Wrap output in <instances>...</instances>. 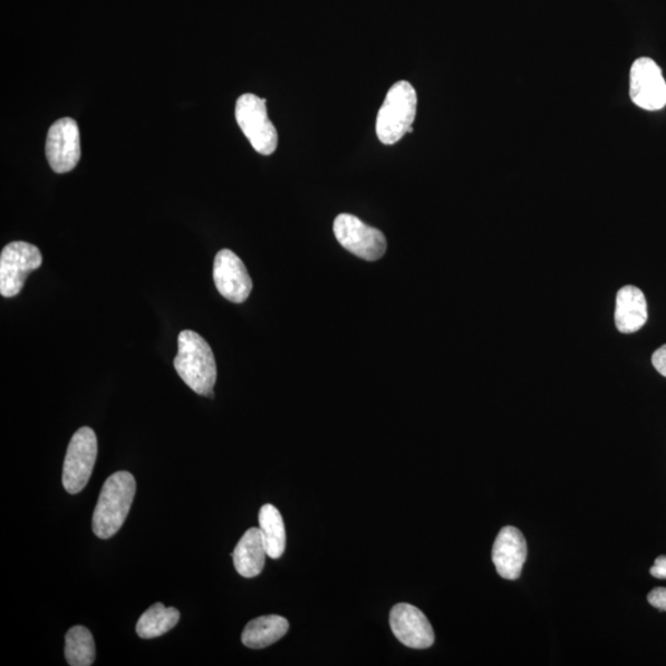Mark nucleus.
Segmentation results:
<instances>
[{
  "instance_id": "obj_21",
  "label": "nucleus",
  "mask_w": 666,
  "mask_h": 666,
  "mask_svg": "<svg viewBox=\"0 0 666 666\" xmlns=\"http://www.w3.org/2000/svg\"><path fill=\"white\" fill-rule=\"evenodd\" d=\"M654 563L651 574L656 579H666V556L656 558Z\"/></svg>"
},
{
  "instance_id": "obj_9",
  "label": "nucleus",
  "mask_w": 666,
  "mask_h": 666,
  "mask_svg": "<svg viewBox=\"0 0 666 666\" xmlns=\"http://www.w3.org/2000/svg\"><path fill=\"white\" fill-rule=\"evenodd\" d=\"M630 95L640 108L656 112L666 105V82L661 67L649 57H642L632 65Z\"/></svg>"
},
{
  "instance_id": "obj_15",
  "label": "nucleus",
  "mask_w": 666,
  "mask_h": 666,
  "mask_svg": "<svg viewBox=\"0 0 666 666\" xmlns=\"http://www.w3.org/2000/svg\"><path fill=\"white\" fill-rule=\"evenodd\" d=\"M289 630L284 617L268 615L247 623L243 632V643L250 650H262L282 640Z\"/></svg>"
},
{
  "instance_id": "obj_8",
  "label": "nucleus",
  "mask_w": 666,
  "mask_h": 666,
  "mask_svg": "<svg viewBox=\"0 0 666 666\" xmlns=\"http://www.w3.org/2000/svg\"><path fill=\"white\" fill-rule=\"evenodd\" d=\"M46 157L56 173H67L75 168L81 160V137L79 125L71 118L52 124L46 139Z\"/></svg>"
},
{
  "instance_id": "obj_16",
  "label": "nucleus",
  "mask_w": 666,
  "mask_h": 666,
  "mask_svg": "<svg viewBox=\"0 0 666 666\" xmlns=\"http://www.w3.org/2000/svg\"><path fill=\"white\" fill-rule=\"evenodd\" d=\"M179 619L180 614L177 608L166 607L161 603L154 604L141 615L137 633L142 640L157 639L175 629Z\"/></svg>"
},
{
  "instance_id": "obj_18",
  "label": "nucleus",
  "mask_w": 666,
  "mask_h": 666,
  "mask_svg": "<svg viewBox=\"0 0 666 666\" xmlns=\"http://www.w3.org/2000/svg\"><path fill=\"white\" fill-rule=\"evenodd\" d=\"M66 659L71 666H91L95 661L93 635L84 626H74L66 634Z\"/></svg>"
},
{
  "instance_id": "obj_11",
  "label": "nucleus",
  "mask_w": 666,
  "mask_h": 666,
  "mask_svg": "<svg viewBox=\"0 0 666 666\" xmlns=\"http://www.w3.org/2000/svg\"><path fill=\"white\" fill-rule=\"evenodd\" d=\"M390 627L394 635L409 649L428 650L434 643V632L428 617L412 605H395L390 612Z\"/></svg>"
},
{
  "instance_id": "obj_6",
  "label": "nucleus",
  "mask_w": 666,
  "mask_h": 666,
  "mask_svg": "<svg viewBox=\"0 0 666 666\" xmlns=\"http://www.w3.org/2000/svg\"><path fill=\"white\" fill-rule=\"evenodd\" d=\"M43 265V255L36 246L23 241L7 245L0 255V294L16 296L23 291L28 274Z\"/></svg>"
},
{
  "instance_id": "obj_17",
  "label": "nucleus",
  "mask_w": 666,
  "mask_h": 666,
  "mask_svg": "<svg viewBox=\"0 0 666 666\" xmlns=\"http://www.w3.org/2000/svg\"><path fill=\"white\" fill-rule=\"evenodd\" d=\"M258 519L267 556L272 559L281 558L287 545L284 521L281 513L276 506L268 504L260 509Z\"/></svg>"
},
{
  "instance_id": "obj_13",
  "label": "nucleus",
  "mask_w": 666,
  "mask_h": 666,
  "mask_svg": "<svg viewBox=\"0 0 666 666\" xmlns=\"http://www.w3.org/2000/svg\"><path fill=\"white\" fill-rule=\"evenodd\" d=\"M649 320V305L640 288L626 285L616 297L615 324L621 334H634Z\"/></svg>"
},
{
  "instance_id": "obj_19",
  "label": "nucleus",
  "mask_w": 666,
  "mask_h": 666,
  "mask_svg": "<svg viewBox=\"0 0 666 666\" xmlns=\"http://www.w3.org/2000/svg\"><path fill=\"white\" fill-rule=\"evenodd\" d=\"M649 601L653 607L666 612V587L653 588L649 594Z\"/></svg>"
},
{
  "instance_id": "obj_1",
  "label": "nucleus",
  "mask_w": 666,
  "mask_h": 666,
  "mask_svg": "<svg viewBox=\"0 0 666 666\" xmlns=\"http://www.w3.org/2000/svg\"><path fill=\"white\" fill-rule=\"evenodd\" d=\"M175 369L192 392L214 399L218 376L215 357L199 334L190 330L179 334Z\"/></svg>"
},
{
  "instance_id": "obj_20",
  "label": "nucleus",
  "mask_w": 666,
  "mask_h": 666,
  "mask_svg": "<svg viewBox=\"0 0 666 666\" xmlns=\"http://www.w3.org/2000/svg\"><path fill=\"white\" fill-rule=\"evenodd\" d=\"M654 369L666 378V344L656 350L652 357Z\"/></svg>"
},
{
  "instance_id": "obj_5",
  "label": "nucleus",
  "mask_w": 666,
  "mask_h": 666,
  "mask_svg": "<svg viewBox=\"0 0 666 666\" xmlns=\"http://www.w3.org/2000/svg\"><path fill=\"white\" fill-rule=\"evenodd\" d=\"M98 455V440L91 428H82L73 434L67 448L62 482L69 494H79L92 477Z\"/></svg>"
},
{
  "instance_id": "obj_14",
  "label": "nucleus",
  "mask_w": 666,
  "mask_h": 666,
  "mask_svg": "<svg viewBox=\"0 0 666 666\" xmlns=\"http://www.w3.org/2000/svg\"><path fill=\"white\" fill-rule=\"evenodd\" d=\"M267 549L259 528H249L239 539L233 558L237 573L244 577H255L262 573Z\"/></svg>"
},
{
  "instance_id": "obj_12",
  "label": "nucleus",
  "mask_w": 666,
  "mask_h": 666,
  "mask_svg": "<svg viewBox=\"0 0 666 666\" xmlns=\"http://www.w3.org/2000/svg\"><path fill=\"white\" fill-rule=\"evenodd\" d=\"M491 557L501 577L517 581L527 558V544L523 533L513 526L501 529L492 547Z\"/></svg>"
},
{
  "instance_id": "obj_10",
  "label": "nucleus",
  "mask_w": 666,
  "mask_h": 666,
  "mask_svg": "<svg viewBox=\"0 0 666 666\" xmlns=\"http://www.w3.org/2000/svg\"><path fill=\"white\" fill-rule=\"evenodd\" d=\"M214 282L218 292L235 304L245 303L254 288L243 260L230 249H221L215 257Z\"/></svg>"
},
{
  "instance_id": "obj_3",
  "label": "nucleus",
  "mask_w": 666,
  "mask_h": 666,
  "mask_svg": "<svg viewBox=\"0 0 666 666\" xmlns=\"http://www.w3.org/2000/svg\"><path fill=\"white\" fill-rule=\"evenodd\" d=\"M417 110L418 94L413 86L407 81L395 83L376 117V137L388 147L397 143L405 135L413 131L412 122Z\"/></svg>"
},
{
  "instance_id": "obj_2",
  "label": "nucleus",
  "mask_w": 666,
  "mask_h": 666,
  "mask_svg": "<svg viewBox=\"0 0 666 666\" xmlns=\"http://www.w3.org/2000/svg\"><path fill=\"white\" fill-rule=\"evenodd\" d=\"M137 492V480L129 471L114 472L101 491L93 514V533L102 539L118 534L127 519Z\"/></svg>"
},
{
  "instance_id": "obj_4",
  "label": "nucleus",
  "mask_w": 666,
  "mask_h": 666,
  "mask_svg": "<svg viewBox=\"0 0 666 666\" xmlns=\"http://www.w3.org/2000/svg\"><path fill=\"white\" fill-rule=\"evenodd\" d=\"M267 101L256 94H243L236 103L235 117L253 148L269 156L278 147V132L267 114Z\"/></svg>"
},
{
  "instance_id": "obj_7",
  "label": "nucleus",
  "mask_w": 666,
  "mask_h": 666,
  "mask_svg": "<svg viewBox=\"0 0 666 666\" xmlns=\"http://www.w3.org/2000/svg\"><path fill=\"white\" fill-rule=\"evenodd\" d=\"M334 233L340 245L364 260H378L386 253V238L382 231L374 229L350 214L336 218Z\"/></svg>"
}]
</instances>
